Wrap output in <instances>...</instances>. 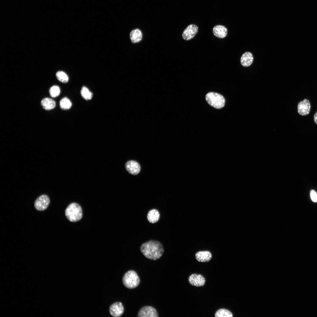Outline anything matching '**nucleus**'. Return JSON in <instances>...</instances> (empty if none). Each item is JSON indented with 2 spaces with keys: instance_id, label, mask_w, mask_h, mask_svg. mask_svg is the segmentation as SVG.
<instances>
[{
  "instance_id": "nucleus-4",
  "label": "nucleus",
  "mask_w": 317,
  "mask_h": 317,
  "mask_svg": "<svg viewBox=\"0 0 317 317\" xmlns=\"http://www.w3.org/2000/svg\"><path fill=\"white\" fill-rule=\"evenodd\" d=\"M205 99L210 105L216 109H221L225 104V100L223 97L216 92L208 93L206 95Z\"/></svg>"
},
{
  "instance_id": "nucleus-22",
  "label": "nucleus",
  "mask_w": 317,
  "mask_h": 317,
  "mask_svg": "<svg viewBox=\"0 0 317 317\" xmlns=\"http://www.w3.org/2000/svg\"><path fill=\"white\" fill-rule=\"evenodd\" d=\"M60 92L59 87L57 85H53L50 89L49 92L51 97H55L58 96Z\"/></svg>"
},
{
  "instance_id": "nucleus-2",
  "label": "nucleus",
  "mask_w": 317,
  "mask_h": 317,
  "mask_svg": "<svg viewBox=\"0 0 317 317\" xmlns=\"http://www.w3.org/2000/svg\"><path fill=\"white\" fill-rule=\"evenodd\" d=\"M65 215L67 218L72 222H76L82 217V213L80 206L76 203H72L66 208Z\"/></svg>"
},
{
  "instance_id": "nucleus-7",
  "label": "nucleus",
  "mask_w": 317,
  "mask_h": 317,
  "mask_svg": "<svg viewBox=\"0 0 317 317\" xmlns=\"http://www.w3.org/2000/svg\"><path fill=\"white\" fill-rule=\"evenodd\" d=\"M198 28L195 24H191L188 26L183 31L182 36L185 40L188 41L193 38L197 33Z\"/></svg>"
},
{
  "instance_id": "nucleus-21",
  "label": "nucleus",
  "mask_w": 317,
  "mask_h": 317,
  "mask_svg": "<svg viewBox=\"0 0 317 317\" xmlns=\"http://www.w3.org/2000/svg\"><path fill=\"white\" fill-rule=\"evenodd\" d=\"M56 76L58 80L61 82L66 83L68 81L69 78L68 75L63 71H58L56 73Z\"/></svg>"
},
{
  "instance_id": "nucleus-19",
  "label": "nucleus",
  "mask_w": 317,
  "mask_h": 317,
  "mask_svg": "<svg viewBox=\"0 0 317 317\" xmlns=\"http://www.w3.org/2000/svg\"><path fill=\"white\" fill-rule=\"evenodd\" d=\"M232 314L230 311L224 308L218 310L215 314V317H232Z\"/></svg>"
},
{
  "instance_id": "nucleus-17",
  "label": "nucleus",
  "mask_w": 317,
  "mask_h": 317,
  "mask_svg": "<svg viewBox=\"0 0 317 317\" xmlns=\"http://www.w3.org/2000/svg\"><path fill=\"white\" fill-rule=\"evenodd\" d=\"M160 217V214L158 211L155 209L150 210L148 213L147 218L149 222L154 223L157 222Z\"/></svg>"
},
{
  "instance_id": "nucleus-23",
  "label": "nucleus",
  "mask_w": 317,
  "mask_h": 317,
  "mask_svg": "<svg viewBox=\"0 0 317 317\" xmlns=\"http://www.w3.org/2000/svg\"><path fill=\"white\" fill-rule=\"evenodd\" d=\"M310 195L311 200L314 202H317V193L313 190H311L310 192Z\"/></svg>"
},
{
  "instance_id": "nucleus-13",
  "label": "nucleus",
  "mask_w": 317,
  "mask_h": 317,
  "mask_svg": "<svg viewBox=\"0 0 317 317\" xmlns=\"http://www.w3.org/2000/svg\"><path fill=\"white\" fill-rule=\"evenodd\" d=\"M195 257L196 260L198 262H207L210 260L212 255L209 251H201L196 253Z\"/></svg>"
},
{
  "instance_id": "nucleus-3",
  "label": "nucleus",
  "mask_w": 317,
  "mask_h": 317,
  "mask_svg": "<svg viewBox=\"0 0 317 317\" xmlns=\"http://www.w3.org/2000/svg\"><path fill=\"white\" fill-rule=\"evenodd\" d=\"M122 282L127 288L132 289L136 287L140 283V279L137 273L131 270L126 272L122 278Z\"/></svg>"
},
{
  "instance_id": "nucleus-8",
  "label": "nucleus",
  "mask_w": 317,
  "mask_h": 317,
  "mask_svg": "<svg viewBox=\"0 0 317 317\" xmlns=\"http://www.w3.org/2000/svg\"><path fill=\"white\" fill-rule=\"evenodd\" d=\"M311 104L309 101L307 99L300 101L297 106V112L300 115L305 116L310 113L311 110Z\"/></svg>"
},
{
  "instance_id": "nucleus-12",
  "label": "nucleus",
  "mask_w": 317,
  "mask_h": 317,
  "mask_svg": "<svg viewBox=\"0 0 317 317\" xmlns=\"http://www.w3.org/2000/svg\"><path fill=\"white\" fill-rule=\"evenodd\" d=\"M213 32L214 35L219 38H224L227 34V30L225 26L221 25L215 26L213 28Z\"/></svg>"
},
{
  "instance_id": "nucleus-16",
  "label": "nucleus",
  "mask_w": 317,
  "mask_h": 317,
  "mask_svg": "<svg viewBox=\"0 0 317 317\" xmlns=\"http://www.w3.org/2000/svg\"><path fill=\"white\" fill-rule=\"evenodd\" d=\"M130 38L132 42L134 43L140 42L142 37L141 31L139 29H136L132 31L130 34Z\"/></svg>"
},
{
  "instance_id": "nucleus-6",
  "label": "nucleus",
  "mask_w": 317,
  "mask_h": 317,
  "mask_svg": "<svg viewBox=\"0 0 317 317\" xmlns=\"http://www.w3.org/2000/svg\"><path fill=\"white\" fill-rule=\"evenodd\" d=\"M138 317H158V314L156 310L150 306L142 307L139 310Z\"/></svg>"
},
{
  "instance_id": "nucleus-9",
  "label": "nucleus",
  "mask_w": 317,
  "mask_h": 317,
  "mask_svg": "<svg viewBox=\"0 0 317 317\" xmlns=\"http://www.w3.org/2000/svg\"><path fill=\"white\" fill-rule=\"evenodd\" d=\"M188 280L191 285L197 287L204 286L205 282V279L203 276L195 274L190 275Z\"/></svg>"
},
{
  "instance_id": "nucleus-14",
  "label": "nucleus",
  "mask_w": 317,
  "mask_h": 317,
  "mask_svg": "<svg viewBox=\"0 0 317 317\" xmlns=\"http://www.w3.org/2000/svg\"><path fill=\"white\" fill-rule=\"evenodd\" d=\"M253 59V57L251 53L249 52H245L241 58V64L244 67L249 66L252 63Z\"/></svg>"
},
{
  "instance_id": "nucleus-20",
  "label": "nucleus",
  "mask_w": 317,
  "mask_h": 317,
  "mask_svg": "<svg viewBox=\"0 0 317 317\" xmlns=\"http://www.w3.org/2000/svg\"><path fill=\"white\" fill-rule=\"evenodd\" d=\"M82 97L86 100H91L92 97V94L86 87H83L80 91Z\"/></svg>"
},
{
  "instance_id": "nucleus-15",
  "label": "nucleus",
  "mask_w": 317,
  "mask_h": 317,
  "mask_svg": "<svg viewBox=\"0 0 317 317\" xmlns=\"http://www.w3.org/2000/svg\"><path fill=\"white\" fill-rule=\"evenodd\" d=\"M41 104L45 110H49L54 109L56 106L55 101L49 98H45L41 102Z\"/></svg>"
},
{
  "instance_id": "nucleus-24",
  "label": "nucleus",
  "mask_w": 317,
  "mask_h": 317,
  "mask_svg": "<svg viewBox=\"0 0 317 317\" xmlns=\"http://www.w3.org/2000/svg\"><path fill=\"white\" fill-rule=\"evenodd\" d=\"M313 119L315 124H317V111L314 115Z\"/></svg>"
},
{
  "instance_id": "nucleus-1",
  "label": "nucleus",
  "mask_w": 317,
  "mask_h": 317,
  "mask_svg": "<svg viewBox=\"0 0 317 317\" xmlns=\"http://www.w3.org/2000/svg\"><path fill=\"white\" fill-rule=\"evenodd\" d=\"M140 250L146 258L153 260L160 258L164 252L162 245L155 240H151L144 243L140 247Z\"/></svg>"
},
{
  "instance_id": "nucleus-18",
  "label": "nucleus",
  "mask_w": 317,
  "mask_h": 317,
  "mask_svg": "<svg viewBox=\"0 0 317 317\" xmlns=\"http://www.w3.org/2000/svg\"><path fill=\"white\" fill-rule=\"evenodd\" d=\"M72 104L70 100L66 97L62 99L60 102V108L63 110H68L71 107Z\"/></svg>"
},
{
  "instance_id": "nucleus-11",
  "label": "nucleus",
  "mask_w": 317,
  "mask_h": 317,
  "mask_svg": "<svg viewBox=\"0 0 317 317\" xmlns=\"http://www.w3.org/2000/svg\"><path fill=\"white\" fill-rule=\"evenodd\" d=\"M125 168L130 173L133 175L138 174L140 171V166L136 161L131 160L126 162L125 165Z\"/></svg>"
},
{
  "instance_id": "nucleus-5",
  "label": "nucleus",
  "mask_w": 317,
  "mask_h": 317,
  "mask_svg": "<svg viewBox=\"0 0 317 317\" xmlns=\"http://www.w3.org/2000/svg\"><path fill=\"white\" fill-rule=\"evenodd\" d=\"M48 197L45 195H43L39 197L35 200L34 206L36 209L39 211L45 210L50 203Z\"/></svg>"
},
{
  "instance_id": "nucleus-10",
  "label": "nucleus",
  "mask_w": 317,
  "mask_h": 317,
  "mask_svg": "<svg viewBox=\"0 0 317 317\" xmlns=\"http://www.w3.org/2000/svg\"><path fill=\"white\" fill-rule=\"evenodd\" d=\"M109 311L110 314L113 316L119 317L124 312V307L121 302H116L113 303L110 306Z\"/></svg>"
}]
</instances>
